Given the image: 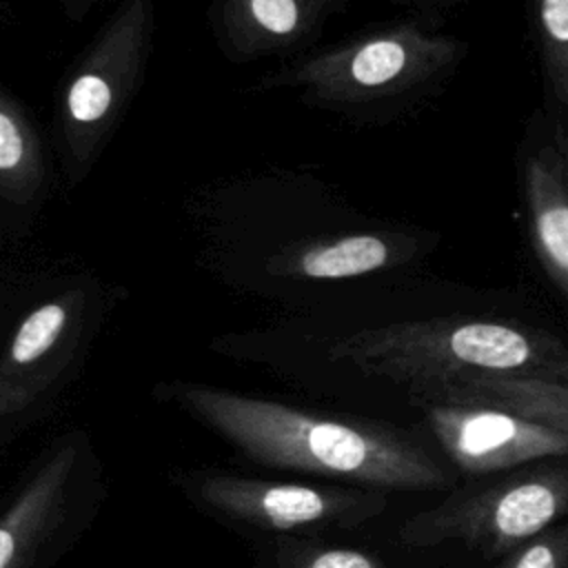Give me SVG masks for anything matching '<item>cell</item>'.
<instances>
[{"label": "cell", "mask_w": 568, "mask_h": 568, "mask_svg": "<svg viewBox=\"0 0 568 568\" xmlns=\"http://www.w3.org/2000/svg\"><path fill=\"white\" fill-rule=\"evenodd\" d=\"M153 395L266 468L384 493H433L455 484L453 464L424 424L331 415L189 379L160 382Z\"/></svg>", "instance_id": "6da1fadb"}, {"label": "cell", "mask_w": 568, "mask_h": 568, "mask_svg": "<svg viewBox=\"0 0 568 568\" xmlns=\"http://www.w3.org/2000/svg\"><path fill=\"white\" fill-rule=\"evenodd\" d=\"M462 42L417 20L368 27L286 69L264 75L262 89H295L304 102L375 120L408 109L459 60Z\"/></svg>", "instance_id": "7a4b0ae2"}, {"label": "cell", "mask_w": 568, "mask_h": 568, "mask_svg": "<svg viewBox=\"0 0 568 568\" xmlns=\"http://www.w3.org/2000/svg\"><path fill=\"white\" fill-rule=\"evenodd\" d=\"M326 359L362 379L415 395L464 375H535L548 368L535 339L488 320H404L333 339Z\"/></svg>", "instance_id": "3957f363"}, {"label": "cell", "mask_w": 568, "mask_h": 568, "mask_svg": "<svg viewBox=\"0 0 568 568\" xmlns=\"http://www.w3.org/2000/svg\"><path fill=\"white\" fill-rule=\"evenodd\" d=\"M155 0H120L69 67L55 104L64 178L82 182L135 100L149 67Z\"/></svg>", "instance_id": "277c9868"}, {"label": "cell", "mask_w": 568, "mask_h": 568, "mask_svg": "<svg viewBox=\"0 0 568 568\" xmlns=\"http://www.w3.org/2000/svg\"><path fill=\"white\" fill-rule=\"evenodd\" d=\"M102 320L100 295L69 286L38 300L16 322L0 355V453L55 415Z\"/></svg>", "instance_id": "5b68a950"}, {"label": "cell", "mask_w": 568, "mask_h": 568, "mask_svg": "<svg viewBox=\"0 0 568 568\" xmlns=\"http://www.w3.org/2000/svg\"><path fill=\"white\" fill-rule=\"evenodd\" d=\"M171 484L200 513L257 539L357 530L379 519L390 493L337 484L240 475L222 468H175Z\"/></svg>", "instance_id": "8992f818"}, {"label": "cell", "mask_w": 568, "mask_h": 568, "mask_svg": "<svg viewBox=\"0 0 568 568\" xmlns=\"http://www.w3.org/2000/svg\"><path fill=\"white\" fill-rule=\"evenodd\" d=\"M106 468L87 428L51 439L0 515V568H51L106 501Z\"/></svg>", "instance_id": "52a82bcc"}, {"label": "cell", "mask_w": 568, "mask_h": 568, "mask_svg": "<svg viewBox=\"0 0 568 568\" xmlns=\"http://www.w3.org/2000/svg\"><path fill=\"white\" fill-rule=\"evenodd\" d=\"M413 410L455 470L488 475L541 457L568 455V433L539 426L497 408L424 399Z\"/></svg>", "instance_id": "ba28073f"}, {"label": "cell", "mask_w": 568, "mask_h": 568, "mask_svg": "<svg viewBox=\"0 0 568 568\" xmlns=\"http://www.w3.org/2000/svg\"><path fill=\"white\" fill-rule=\"evenodd\" d=\"M348 0H211L209 24L231 62L291 55L311 47Z\"/></svg>", "instance_id": "9c48e42d"}, {"label": "cell", "mask_w": 568, "mask_h": 568, "mask_svg": "<svg viewBox=\"0 0 568 568\" xmlns=\"http://www.w3.org/2000/svg\"><path fill=\"white\" fill-rule=\"evenodd\" d=\"M422 242L410 231L357 229L317 235L277 248L264 271L300 282H337L399 268L417 257Z\"/></svg>", "instance_id": "30bf717a"}, {"label": "cell", "mask_w": 568, "mask_h": 568, "mask_svg": "<svg viewBox=\"0 0 568 568\" xmlns=\"http://www.w3.org/2000/svg\"><path fill=\"white\" fill-rule=\"evenodd\" d=\"M49 191L42 135L24 104L0 91V200L13 220V233L38 213Z\"/></svg>", "instance_id": "8fae6325"}, {"label": "cell", "mask_w": 568, "mask_h": 568, "mask_svg": "<svg viewBox=\"0 0 568 568\" xmlns=\"http://www.w3.org/2000/svg\"><path fill=\"white\" fill-rule=\"evenodd\" d=\"M424 399H450L504 410L519 419L568 433V386L535 375H464L415 395L408 406Z\"/></svg>", "instance_id": "7c38bea8"}, {"label": "cell", "mask_w": 568, "mask_h": 568, "mask_svg": "<svg viewBox=\"0 0 568 568\" xmlns=\"http://www.w3.org/2000/svg\"><path fill=\"white\" fill-rule=\"evenodd\" d=\"M260 568H386L375 555L324 537L280 535L257 541Z\"/></svg>", "instance_id": "4fadbf2b"}, {"label": "cell", "mask_w": 568, "mask_h": 568, "mask_svg": "<svg viewBox=\"0 0 568 568\" xmlns=\"http://www.w3.org/2000/svg\"><path fill=\"white\" fill-rule=\"evenodd\" d=\"M532 213L535 233L546 257L568 277V202L550 197L537 173H532Z\"/></svg>", "instance_id": "5bb4252c"}, {"label": "cell", "mask_w": 568, "mask_h": 568, "mask_svg": "<svg viewBox=\"0 0 568 568\" xmlns=\"http://www.w3.org/2000/svg\"><path fill=\"white\" fill-rule=\"evenodd\" d=\"M539 11L546 40L557 49H568V0H541Z\"/></svg>", "instance_id": "9a60e30c"}, {"label": "cell", "mask_w": 568, "mask_h": 568, "mask_svg": "<svg viewBox=\"0 0 568 568\" xmlns=\"http://www.w3.org/2000/svg\"><path fill=\"white\" fill-rule=\"evenodd\" d=\"M506 568H557V552L550 541H535L521 548Z\"/></svg>", "instance_id": "2e32d148"}]
</instances>
